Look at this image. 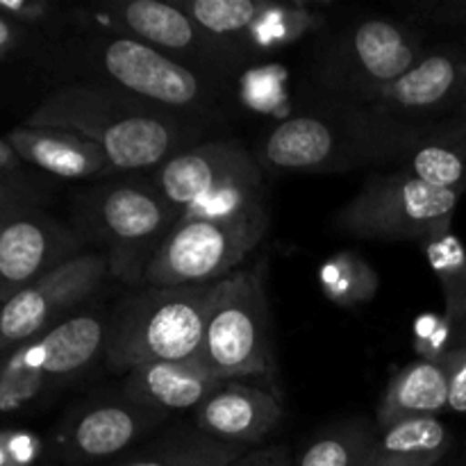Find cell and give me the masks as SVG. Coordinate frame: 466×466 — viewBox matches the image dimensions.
<instances>
[{
	"label": "cell",
	"mask_w": 466,
	"mask_h": 466,
	"mask_svg": "<svg viewBox=\"0 0 466 466\" xmlns=\"http://www.w3.org/2000/svg\"><path fill=\"white\" fill-rule=\"evenodd\" d=\"M23 126L59 127L94 141L114 171H155L185 150L177 114L144 103L107 82H71L55 89Z\"/></svg>",
	"instance_id": "cell-1"
},
{
	"label": "cell",
	"mask_w": 466,
	"mask_h": 466,
	"mask_svg": "<svg viewBox=\"0 0 466 466\" xmlns=\"http://www.w3.org/2000/svg\"><path fill=\"white\" fill-rule=\"evenodd\" d=\"M417 135L344 105L321 114H299L278 123L264 139L259 157L278 171L339 173L367 164H399Z\"/></svg>",
	"instance_id": "cell-2"
},
{
	"label": "cell",
	"mask_w": 466,
	"mask_h": 466,
	"mask_svg": "<svg viewBox=\"0 0 466 466\" xmlns=\"http://www.w3.org/2000/svg\"><path fill=\"white\" fill-rule=\"evenodd\" d=\"M217 282L191 287H146L126 300L107 323L105 355L114 371L150 362H180L200 355Z\"/></svg>",
	"instance_id": "cell-3"
},
{
	"label": "cell",
	"mask_w": 466,
	"mask_h": 466,
	"mask_svg": "<svg viewBox=\"0 0 466 466\" xmlns=\"http://www.w3.org/2000/svg\"><path fill=\"white\" fill-rule=\"evenodd\" d=\"M177 209L153 182H105L80 196L77 226L103 246L109 276L126 285L144 282L146 268L177 221Z\"/></svg>",
	"instance_id": "cell-4"
},
{
	"label": "cell",
	"mask_w": 466,
	"mask_h": 466,
	"mask_svg": "<svg viewBox=\"0 0 466 466\" xmlns=\"http://www.w3.org/2000/svg\"><path fill=\"white\" fill-rule=\"evenodd\" d=\"M428 36V27L410 18H355L328 36L314 77L332 105H344L403 77L432 46Z\"/></svg>",
	"instance_id": "cell-5"
},
{
	"label": "cell",
	"mask_w": 466,
	"mask_h": 466,
	"mask_svg": "<svg viewBox=\"0 0 466 466\" xmlns=\"http://www.w3.org/2000/svg\"><path fill=\"white\" fill-rule=\"evenodd\" d=\"M462 194L428 185L405 168L376 171L335 217L337 230L360 239L417 241L453 230Z\"/></svg>",
	"instance_id": "cell-6"
},
{
	"label": "cell",
	"mask_w": 466,
	"mask_h": 466,
	"mask_svg": "<svg viewBox=\"0 0 466 466\" xmlns=\"http://www.w3.org/2000/svg\"><path fill=\"white\" fill-rule=\"evenodd\" d=\"M332 105V103H330ZM410 135L466 114V35L435 41L399 80L344 103Z\"/></svg>",
	"instance_id": "cell-7"
},
{
	"label": "cell",
	"mask_w": 466,
	"mask_h": 466,
	"mask_svg": "<svg viewBox=\"0 0 466 466\" xmlns=\"http://www.w3.org/2000/svg\"><path fill=\"white\" fill-rule=\"evenodd\" d=\"M200 355L223 380L273 371L271 314L262 267L235 271L217 282Z\"/></svg>",
	"instance_id": "cell-8"
},
{
	"label": "cell",
	"mask_w": 466,
	"mask_h": 466,
	"mask_svg": "<svg viewBox=\"0 0 466 466\" xmlns=\"http://www.w3.org/2000/svg\"><path fill=\"white\" fill-rule=\"evenodd\" d=\"M268 230V214L244 221L177 218L146 268L148 287H191L232 276Z\"/></svg>",
	"instance_id": "cell-9"
},
{
	"label": "cell",
	"mask_w": 466,
	"mask_h": 466,
	"mask_svg": "<svg viewBox=\"0 0 466 466\" xmlns=\"http://www.w3.org/2000/svg\"><path fill=\"white\" fill-rule=\"evenodd\" d=\"M86 55L107 85L171 114L203 112L214 96L194 68L118 32L98 35Z\"/></svg>",
	"instance_id": "cell-10"
},
{
	"label": "cell",
	"mask_w": 466,
	"mask_h": 466,
	"mask_svg": "<svg viewBox=\"0 0 466 466\" xmlns=\"http://www.w3.org/2000/svg\"><path fill=\"white\" fill-rule=\"evenodd\" d=\"M107 276L105 255L82 250L12 296L0 309V355L53 330L76 305L91 299Z\"/></svg>",
	"instance_id": "cell-11"
},
{
	"label": "cell",
	"mask_w": 466,
	"mask_h": 466,
	"mask_svg": "<svg viewBox=\"0 0 466 466\" xmlns=\"http://www.w3.org/2000/svg\"><path fill=\"white\" fill-rule=\"evenodd\" d=\"M105 21L118 35L157 48L159 53L177 59L185 66L200 68L208 76L232 71L244 62V55L235 46L208 35L196 25L189 14L176 3L164 0H118L103 7ZM198 73V71H196Z\"/></svg>",
	"instance_id": "cell-12"
},
{
	"label": "cell",
	"mask_w": 466,
	"mask_h": 466,
	"mask_svg": "<svg viewBox=\"0 0 466 466\" xmlns=\"http://www.w3.org/2000/svg\"><path fill=\"white\" fill-rule=\"evenodd\" d=\"M77 253L80 239L46 214L30 208L0 214V303Z\"/></svg>",
	"instance_id": "cell-13"
},
{
	"label": "cell",
	"mask_w": 466,
	"mask_h": 466,
	"mask_svg": "<svg viewBox=\"0 0 466 466\" xmlns=\"http://www.w3.org/2000/svg\"><path fill=\"white\" fill-rule=\"evenodd\" d=\"M164 419L157 410L132 400H94L64 421L57 435L59 458L66 466H89L114 458L148 435Z\"/></svg>",
	"instance_id": "cell-14"
},
{
	"label": "cell",
	"mask_w": 466,
	"mask_h": 466,
	"mask_svg": "<svg viewBox=\"0 0 466 466\" xmlns=\"http://www.w3.org/2000/svg\"><path fill=\"white\" fill-rule=\"evenodd\" d=\"M282 417L280 400L271 391L228 380L196 408L194 426L221 444L253 449L280 426Z\"/></svg>",
	"instance_id": "cell-15"
},
{
	"label": "cell",
	"mask_w": 466,
	"mask_h": 466,
	"mask_svg": "<svg viewBox=\"0 0 466 466\" xmlns=\"http://www.w3.org/2000/svg\"><path fill=\"white\" fill-rule=\"evenodd\" d=\"M258 167V159L239 141H208L173 155L168 162L155 168L150 182L177 209V214H182V209L223 180Z\"/></svg>",
	"instance_id": "cell-16"
},
{
	"label": "cell",
	"mask_w": 466,
	"mask_h": 466,
	"mask_svg": "<svg viewBox=\"0 0 466 466\" xmlns=\"http://www.w3.org/2000/svg\"><path fill=\"white\" fill-rule=\"evenodd\" d=\"M203 355L180 362H150L135 367L123 378V396L127 400L157 412L198 408L218 387L226 385Z\"/></svg>",
	"instance_id": "cell-17"
},
{
	"label": "cell",
	"mask_w": 466,
	"mask_h": 466,
	"mask_svg": "<svg viewBox=\"0 0 466 466\" xmlns=\"http://www.w3.org/2000/svg\"><path fill=\"white\" fill-rule=\"evenodd\" d=\"M9 146L21 162L32 164L50 176L66 180L112 176L114 167L107 155L85 137L59 127L18 126L7 135Z\"/></svg>",
	"instance_id": "cell-18"
},
{
	"label": "cell",
	"mask_w": 466,
	"mask_h": 466,
	"mask_svg": "<svg viewBox=\"0 0 466 466\" xmlns=\"http://www.w3.org/2000/svg\"><path fill=\"white\" fill-rule=\"evenodd\" d=\"M396 167L428 185L466 194V114L419 132Z\"/></svg>",
	"instance_id": "cell-19"
},
{
	"label": "cell",
	"mask_w": 466,
	"mask_h": 466,
	"mask_svg": "<svg viewBox=\"0 0 466 466\" xmlns=\"http://www.w3.org/2000/svg\"><path fill=\"white\" fill-rule=\"evenodd\" d=\"M449 408V376L441 362L412 360L391 376L376 410V426L414 417H437Z\"/></svg>",
	"instance_id": "cell-20"
},
{
	"label": "cell",
	"mask_w": 466,
	"mask_h": 466,
	"mask_svg": "<svg viewBox=\"0 0 466 466\" xmlns=\"http://www.w3.org/2000/svg\"><path fill=\"white\" fill-rule=\"evenodd\" d=\"M453 435L437 417H414L387 428L376 426L362 466H437L449 453Z\"/></svg>",
	"instance_id": "cell-21"
},
{
	"label": "cell",
	"mask_w": 466,
	"mask_h": 466,
	"mask_svg": "<svg viewBox=\"0 0 466 466\" xmlns=\"http://www.w3.org/2000/svg\"><path fill=\"white\" fill-rule=\"evenodd\" d=\"M50 382H62L85 371L105 350L107 323L98 312L71 314L62 323L36 337Z\"/></svg>",
	"instance_id": "cell-22"
},
{
	"label": "cell",
	"mask_w": 466,
	"mask_h": 466,
	"mask_svg": "<svg viewBox=\"0 0 466 466\" xmlns=\"http://www.w3.org/2000/svg\"><path fill=\"white\" fill-rule=\"evenodd\" d=\"M326 18L305 3H267L262 16L241 36L239 50L244 57L268 55L296 44L303 36L321 30Z\"/></svg>",
	"instance_id": "cell-23"
},
{
	"label": "cell",
	"mask_w": 466,
	"mask_h": 466,
	"mask_svg": "<svg viewBox=\"0 0 466 466\" xmlns=\"http://www.w3.org/2000/svg\"><path fill=\"white\" fill-rule=\"evenodd\" d=\"M248 451L244 446L221 444L198 431H182L112 466H228Z\"/></svg>",
	"instance_id": "cell-24"
},
{
	"label": "cell",
	"mask_w": 466,
	"mask_h": 466,
	"mask_svg": "<svg viewBox=\"0 0 466 466\" xmlns=\"http://www.w3.org/2000/svg\"><path fill=\"white\" fill-rule=\"evenodd\" d=\"M267 214L264 205L262 168L237 173L214 187L196 203L182 209L180 218H203V221H244V218Z\"/></svg>",
	"instance_id": "cell-25"
},
{
	"label": "cell",
	"mask_w": 466,
	"mask_h": 466,
	"mask_svg": "<svg viewBox=\"0 0 466 466\" xmlns=\"http://www.w3.org/2000/svg\"><path fill=\"white\" fill-rule=\"evenodd\" d=\"M50 385L39 339L25 341L0 355V414L35 403Z\"/></svg>",
	"instance_id": "cell-26"
},
{
	"label": "cell",
	"mask_w": 466,
	"mask_h": 466,
	"mask_svg": "<svg viewBox=\"0 0 466 466\" xmlns=\"http://www.w3.org/2000/svg\"><path fill=\"white\" fill-rule=\"evenodd\" d=\"M428 267L444 296V317L451 323L466 321V248L453 230L421 244Z\"/></svg>",
	"instance_id": "cell-27"
},
{
	"label": "cell",
	"mask_w": 466,
	"mask_h": 466,
	"mask_svg": "<svg viewBox=\"0 0 466 466\" xmlns=\"http://www.w3.org/2000/svg\"><path fill=\"white\" fill-rule=\"evenodd\" d=\"M376 435V423L346 421L314 437L291 466H362L369 444Z\"/></svg>",
	"instance_id": "cell-28"
},
{
	"label": "cell",
	"mask_w": 466,
	"mask_h": 466,
	"mask_svg": "<svg viewBox=\"0 0 466 466\" xmlns=\"http://www.w3.org/2000/svg\"><path fill=\"white\" fill-rule=\"evenodd\" d=\"M267 3L268 0H177L176 5L208 35L239 50L241 36L262 16Z\"/></svg>",
	"instance_id": "cell-29"
},
{
	"label": "cell",
	"mask_w": 466,
	"mask_h": 466,
	"mask_svg": "<svg viewBox=\"0 0 466 466\" xmlns=\"http://www.w3.org/2000/svg\"><path fill=\"white\" fill-rule=\"evenodd\" d=\"M321 289L339 308H360L380 289V276L353 250L335 253L321 267Z\"/></svg>",
	"instance_id": "cell-30"
},
{
	"label": "cell",
	"mask_w": 466,
	"mask_h": 466,
	"mask_svg": "<svg viewBox=\"0 0 466 466\" xmlns=\"http://www.w3.org/2000/svg\"><path fill=\"white\" fill-rule=\"evenodd\" d=\"M458 326L446 317H421L414 326V349L419 358L431 362H444L449 350L453 349Z\"/></svg>",
	"instance_id": "cell-31"
},
{
	"label": "cell",
	"mask_w": 466,
	"mask_h": 466,
	"mask_svg": "<svg viewBox=\"0 0 466 466\" xmlns=\"http://www.w3.org/2000/svg\"><path fill=\"white\" fill-rule=\"evenodd\" d=\"M410 21L428 27L453 30L455 35H466V0H426L417 3L408 14Z\"/></svg>",
	"instance_id": "cell-32"
},
{
	"label": "cell",
	"mask_w": 466,
	"mask_h": 466,
	"mask_svg": "<svg viewBox=\"0 0 466 466\" xmlns=\"http://www.w3.org/2000/svg\"><path fill=\"white\" fill-rule=\"evenodd\" d=\"M441 364L449 376V408L458 414H466V321L458 323L453 349Z\"/></svg>",
	"instance_id": "cell-33"
},
{
	"label": "cell",
	"mask_w": 466,
	"mask_h": 466,
	"mask_svg": "<svg viewBox=\"0 0 466 466\" xmlns=\"http://www.w3.org/2000/svg\"><path fill=\"white\" fill-rule=\"evenodd\" d=\"M41 440L27 431H0V466H35Z\"/></svg>",
	"instance_id": "cell-34"
},
{
	"label": "cell",
	"mask_w": 466,
	"mask_h": 466,
	"mask_svg": "<svg viewBox=\"0 0 466 466\" xmlns=\"http://www.w3.org/2000/svg\"><path fill=\"white\" fill-rule=\"evenodd\" d=\"M55 7L46 0H0V16L14 23H44L48 21Z\"/></svg>",
	"instance_id": "cell-35"
},
{
	"label": "cell",
	"mask_w": 466,
	"mask_h": 466,
	"mask_svg": "<svg viewBox=\"0 0 466 466\" xmlns=\"http://www.w3.org/2000/svg\"><path fill=\"white\" fill-rule=\"evenodd\" d=\"M294 458H291V451L285 444H273V446H262V449H250L248 453L241 455L239 460H235L228 466H291Z\"/></svg>",
	"instance_id": "cell-36"
},
{
	"label": "cell",
	"mask_w": 466,
	"mask_h": 466,
	"mask_svg": "<svg viewBox=\"0 0 466 466\" xmlns=\"http://www.w3.org/2000/svg\"><path fill=\"white\" fill-rule=\"evenodd\" d=\"M27 208L25 194L14 185L12 180L0 176V214L14 212V209Z\"/></svg>",
	"instance_id": "cell-37"
},
{
	"label": "cell",
	"mask_w": 466,
	"mask_h": 466,
	"mask_svg": "<svg viewBox=\"0 0 466 466\" xmlns=\"http://www.w3.org/2000/svg\"><path fill=\"white\" fill-rule=\"evenodd\" d=\"M21 36H23V30L18 23L0 16V59H5L14 48H16Z\"/></svg>",
	"instance_id": "cell-38"
},
{
	"label": "cell",
	"mask_w": 466,
	"mask_h": 466,
	"mask_svg": "<svg viewBox=\"0 0 466 466\" xmlns=\"http://www.w3.org/2000/svg\"><path fill=\"white\" fill-rule=\"evenodd\" d=\"M18 164H21V157L16 155V150L9 146L7 139H0V173L16 171Z\"/></svg>",
	"instance_id": "cell-39"
},
{
	"label": "cell",
	"mask_w": 466,
	"mask_h": 466,
	"mask_svg": "<svg viewBox=\"0 0 466 466\" xmlns=\"http://www.w3.org/2000/svg\"><path fill=\"white\" fill-rule=\"evenodd\" d=\"M0 309H3V303H0Z\"/></svg>",
	"instance_id": "cell-40"
}]
</instances>
